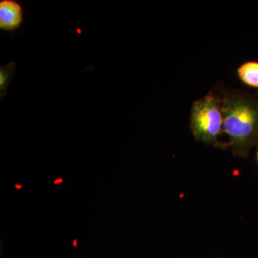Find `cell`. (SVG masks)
<instances>
[{"instance_id": "obj_1", "label": "cell", "mask_w": 258, "mask_h": 258, "mask_svg": "<svg viewBox=\"0 0 258 258\" xmlns=\"http://www.w3.org/2000/svg\"><path fill=\"white\" fill-rule=\"evenodd\" d=\"M223 115V132L236 157H247L258 142V96L241 90L217 88Z\"/></svg>"}, {"instance_id": "obj_2", "label": "cell", "mask_w": 258, "mask_h": 258, "mask_svg": "<svg viewBox=\"0 0 258 258\" xmlns=\"http://www.w3.org/2000/svg\"><path fill=\"white\" fill-rule=\"evenodd\" d=\"M189 128L197 142L221 149L228 147L218 139L223 132V115L221 101L216 91H210L206 96L194 101Z\"/></svg>"}, {"instance_id": "obj_3", "label": "cell", "mask_w": 258, "mask_h": 258, "mask_svg": "<svg viewBox=\"0 0 258 258\" xmlns=\"http://www.w3.org/2000/svg\"><path fill=\"white\" fill-rule=\"evenodd\" d=\"M24 22L23 5L17 0H0V30L15 32Z\"/></svg>"}, {"instance_id": "obj_4", "label": "cell", "mask_w": 258, "mask_h": 258, "mask_svg": "<svg viewBox=\"0 0 258 258\" xmlns=\"http://www.w3.org/2000/svg\"><path fill=\"white\" fill-rule=\"evenodd\" d=\"M239 79L249 87L258 88V62L247 61L237 70Z\"/></svg>"}, {"instance_id": "obj_5", "label": "cell", "mask_w": 258, "mask_h": 258, "mask_svg": "<svg viewBox=\"0 0 258 258\" xmlns=\"http://www.w3.org/2000/svg\"><path fill=\"white\" fill-rule=\"evenodd\" d=\"M16 63L10 62L0 67V98L3 100L6 95L10 82L15 76Z\"/></svg>"}, {"instance_id": "obj_6", "label": "cell", "mask_w": 258, "mask_h": 258, "mask_svg": "<svg viewBox=\"0 0 258 258\" xmlns=\"http://www.w3.org/2000/svg\"><path fill=\"white\" fill-rule=\"evenodd\" d=\"M257 161L258 162V149H257Z\"/></svg>"}, {"instance_id": "obj_7", "label": "cell", "mask_w": 258, "mask_h": 258, "mask_svg": "<svg viewBox=\"0 0 258 258\" xmlns=\"http://www.w3.org/2000/svg\"><path fill=\"white\" fill-rule=\"evenodd\" d=\"M219 258H220V257H219Z\"/></svg>"}]
</instances>
